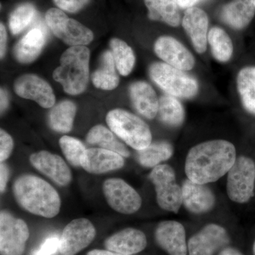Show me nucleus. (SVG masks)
<instances>
[{"instance_id": "22", "label": "nucleus", "mask_w": 255, "mask_h": 255, "mask_svg": "<svg viewBox=\"0 0 255 255\" xmlns=\"http://www.w3.org/2000/svg\"><path fill=\"white\" fill-rule=\"evenodd\" d=\"M255 14V0H232L223 6L221 18L228 26L240 30L250 24Z\"/></svg>"}, {"instance_id": "3", "label": "nucleus", "mask_w": 255, "mask_h": 255, "mask_svg": "<svg viewBox=\"0 0 255 255\" xmlns=\"http://www.w3.org/2000/svg\"><path fill=\"white\" fill-rule=\"evenodd\" d=\"M90 58V50L82 46L70 47L61 55L60 66L55 69L53 77L66 93L78 95L86 90Z\"/></svg>"}, {"instance_id": "6", "label": "nucleus", "mask_w": 255, "mask_h": 255, "mask_svg": "<svg viewBox=\"0 0 255 255\" xmlns=\"http://www.w3.org/2000/svg\"><path fill=\"white\" fill-rule=\"evenodd\" d=\"M46 21L57 38L70 46H85L91 43L94 34L90 28L69 18L63 10L51 8L47 11Z\"/></svg>"}, {"instance_id": "39", "label": "nucleus", "mask_w": 255, "mask_h": 255, "mask_svg": "<svg viewBox=\"0 0 255 255\" xmlns=\"http://www.w3.org/2000/svg\"><path fill=\"white\" fill-rule=\"evenodd\" d=\"M6 41H7V33L6 28L2 23L0 24V56L1 58H4L6 53Z\"/></svg>"}, {"instance_id": "1", "label": "nucleus", "mask_w": 255, "mask_h": 255, "mask_svg": "<svg viewBox=\"0 0 255 255\" xmlns=\"http://www.w3.org/2000/svg\"><path fill=\"white\" fill-rule=\"evenodd\" d=\"M236 150L231 142L209 140L189 150L185 162L188 179L198 184L216 182L229 172L236 160Z\"/></svg>"}, {"instance_id": "26", "label": "nucleus", "mask_w": 255, "mask_h": 255, "mask_svg": "<svg viewBox=\"0 0 255 255\" xmlns=\"http://www.w3.org/2000/svg\"><path fill=\"white\" fill-rule=\"evenodd\" d=\"M87 142L90 145H97L100 148L106 149L120 154L123 157L130 156L127 146L119 140L113 132L102 125H97L90 129L86 137Z\"/></svg>"}, {"instance_id": "32", "label": "nucleus", "mask_w": 255, "mask_h": 255, "mask_svg": "<svg viewBox=\"0 0 255 255\" xmlns=\"http://www.w3.org/2000/svg\"><path fill=\"white\" fill-rule=\"evenodd\" d=\"M110 46L117 70L121 75L127 76L135 65V55L132 48L119 38L112 39Z\"/></svg>"}, {"instance_id": "20", "label": "nucleus", "mask_w": 255, "mask_h": 255, "mask_svg": "<svg viewBox=\"0 0 255 255\" xmlns=\"http://www.w3.org/2000/svg\"><path fill=\"white\" fill-rule=\"evenodd\" d=\"M183 204L188 211L194 214H204L213 209L215 196L205 184L184 181L182 186Z\"/></svg>"}, {"instance_id": "19", "label": "nucleus", "mask_w": 255, "mask_h": 255, "mask_svg": "<svg viewBox=\"0 0 255 255\" xmlns=\"http://www.w3.org/2000/svg\"><path fill=\"white\" fill-rule=\"evenodd\" d=\"M105 246L108 251L124 255L137 254L147 246L145 235L135 228H126L107 238Z\"/></svg>"}, {"instance_id": "29", "label": "nucleus", "mask_w": 255, "mask_h": 255, "mask_svg": "<svg viewBox=\"0 0 255 255\" xmlns=\"http://www.w3.org/2000/svg\"><path fill=\"white\" fill-rule=\"evenodd\" d=\"M237 84L243 106L255 115V67L242 69L238 75Z\"/></svg>"}, {"instance_id": "33", "label": "nucleus", "mask_w": 255, "mask_h": 255, "mask_svg": "<svg viewBox=\"0 0 255 255\" xmlns=\"http://www.w3.org/2000/svg\"><path fill=\"white\" fill-rule=\"evenodd\" d=\"M36 14V9L33 4L25 3L19 5L9 16L10 31L14 35H17L23 31L31 22Z\"/></svg>"}, {"instance_id": "21", "label": "nucleus", "mask_w": 255, "mask_h": 255, "mask_svg": "<svg viewBox=\"0 0 255 255\" xmlns=\"http://www.w3.org/2000/svg\"><path fill=\"white\" fill-rule=\"evenodd\" d=\"M130 95L132 105L142 117L153 119L158 114V99L154 89L147 82L132 83L130 87Z\"/></svg>"}, {"instance_id": "42", "label": "nucleus", "mask_w": 255, "mask_h": 255, "mask_svg": "<svg viewBox=\"0 0 255 255\" xmlns=\"http://www.w3.org/2000/svg\"><path fill=\"white\" fill-rule=\"evenodd\" d=\"M87 255H124L119 254V253H114V252L110 251H102V250H94L89 252Z\"/></svg>"}, {"instance_id": "41", "label": "nucleus", "mask_w": 255, "mask_h": 255, "mask_svg": "<svg viewBox=\"0 0 255 255\" xmlns=\"http://www.w3.org/2000/svg\"><path fill=\"white\" fill-rule=\"evenodd\" d=\"M0 98H1V113H3L9 105V100H8V95L4 89H1L0 91Z\"/></svg>"}, {"instance_id": "4", "label": "nucleus", "mask_w": 255, "mask_h": 255, "mask_svg": "<svg viewBox=\"0 0 255 255\" xmlns=\"http://www.w3.org/2000/svg\"><path fill=\"white\" fill-rule=\"evenodd\" d=\"M106 121L117 136L137 151L152 143L150 128L141 119L130 112L116 109L109 112Z\"/></svg>"}, {"instance_id": "25", "label": "nucleus", "mask_w": 255, "mask_h": 255, "mask_svg": "<svg viewBox=\"0 0 255 255\" xmlns=\"http://www.w3.org/2000/svg\"><path fill=\"white\" fill-rule=\"evenodd\" d=\"M115 61L111 51H106L101 58L100 68L92 73V80L97 88L113 90L118 87L119 78L116 71Z\"/></svg>"}, {"instance_id": "40", "label": "nucleus", "mask_w": 255, "mask_h": 255, "mask_svg": "<svg viewBox=\"0 0 255 255\" xmlns=\"http://www.w3.org/2000/svg\"><path fill=\"white\" fill-rule=\"evenodd\" d=\"M173 1L179 7L187 9L188 8L194 7L196 4L206 0H173Z\"/></svg>"}, {"instance_id": "9", "label": "nucleus", "mask_w": 255, "mask_h": 255, "mask_svg": "<svg viewBox=\"0 0 255 255\" xmlns=\"http://www.w3.org/2000/svg\"><path fill=\"white\" fill-rule=\"evenodd\" d=\"M29 238V230L23 220L16 219L10 213L0 214V254L22 255Z\"/></svg>"}, {"instance_id": "23", "label": "nucleus", "mask_w": 255, "mask_h": 255, "mask_svg": "<svg viewBox=\"0 0 255 255\" xmlns=\"http://www.w3.org/2000/svg\"><path fill=\"white\" fill-rule=\"evenodd\" d=\"M46 42V33L41 28H33L16 43L14 48L15 58L21 63L34 61L41 54Z\"/></svg>"}, {"instance_id": "31", "label": "nucleus", "mask_w": 255, "mask_h": 255, "mask_svg": "<svg viewBox=\"0 0 255 255\" xmlns=\"http://www.w3.org/2000/svg\"><path fill=\"white\" fill-rule=\"evenodd\" d=\"M208 41L212 54L218 61L225 63L231 59L233 52V43L224 30L219 27L211 28L208 35Z\"/></svg>"}, {"instance_id": "13", "label": "nucleus", "mask_w": 255, "mask_h": 255, "mask_svg": "<svg viewBox=\"0 0 255 255\" xmlns=\"http://www.w3.org/2000/svg\"><path fill=\"white\" fill-rule=\"evenodd\" d=\"M229 242L227 232L221 226L209 224L189 239V255H214Z\"/></svg>"}, {"instance_id": "10", "label": "nucleus", "mask_w": 255, "mask_h": 255, "mask_svg": "<svg viewBox=\"0 0 255 255\" xmlns=\"http://www.w3.org/2000/svg\"><path fill=\"white\" fill-rule=\"evenodd\" d=\"M103 192L110 207L120 214H132L141 207V197L123 179H107L103 184Z\"/></svg>"}, {"instance_id": "14", "label": "nucleus", "mask_w": 255, "mask_h": 255, "mask_svg": "<svg viewBox=\"0 0 255 255\" xmlns=\"http://www.w3.org/2000/svg\"><path fill=\"white\" fill-rule=\"evenodd\" d=\"M29 160L34 168L58 185L66 187L71 182V171L59 155L43 150L32 154Z\"/></svg>"}, {"instance_id": "28", "label": "nucleus", "mask_w": 255, "mask_h": 255, "mask_svg": "<svg viewBox=\"0 0 255 255\" xmlns=\"http://www.w3.org/2000/svg\"><path fill=\"white\" fill-rule=\"evenodd\" d=\"M173 154L172 146L167 142H156L145 148L137 150V160L145 167H155L167 160Z\"/></svg>"}, {"instance_id": "45", "label": "nucleus", "mask_w": 255, "mask_h": 255, "mask_svg": "<svg viewBox=\"0 0 255 255\" xmlns=\"http://www.w3.org/2000/svg\"></svg>"}, {"instance_id": "44", "label": "nucleus", "mask_w": 255, "mask_h": 255, "mask_svg": "<svg viewBox=\"0 0 255 255\" xmlns=\"http://www.w3.org/2000/svg\"><path fill=\"white\" fill-rule=\"evenodd\" d=\"M253 254L255 255V242L254 243V246H253Z\"/></svg>"}, {"instance_id": "27", "label": "nucleus", "mask_w": 255, "mask_h": 255, "mask_svg": "<svg viewBox=\"0 0 255 255\" xmlns=\"http://www.w3.org/2000/svg\"><path fill=\"white\" fill-rule=\"evenodd\" d=\"M76 111V106L70 101H63L58 104L49 114L50 127L57 132H70L73 128Z\"/></svg>"}, {"instance_id": "8", "label": "nucleus", "mask_w": 255, "mask_h": 255, "mask_svg": "<svg viewBox=\"0 0 255 255\" xmlns=\"http://www.w3.org/2000/svg\"><path fill=\"white\" fill-rule=\"evenodd\" d=\"M255 183V162L249 157H238L228 172V197L239 204L248 202L254 195Z\"/></svg>"}, {"instance_id": "30", "label": "nucleus", "mask_w": 255, "mask_h": 255, "mask_svg": "<svg viewBox=\"0 0 255 255\" xmlns=\"http://www.w3.org/2000/svg\"><path fill=\"white\" fill-rule=\"evenodd\" d=\"M158 114L160 120L171 127H179L184 120L182 104L172 95H163L159 98Z\"/></svg>"}, {"instance_id": "7", "label": "nucleus", "mask_w": 255, "mask_h": 255, "mask_svg": "<svg viewBox=\"0 0 255 255\" xmlns=\"http://www.w3.org/2000/svg\"><path fill=\"white\" fill-rule=\"evenodd\" d=\"M149 177L155 186L159 207L177 213L183 204L182 188L176 182L174 169L167 164H159L154 167Z\"/></svg>"}, {"instance_id": "17", "label": "nucleus", "mask_w": 255, "mask_h": 255, "mask_svg": "<svg viewBox=\"0 0 255 255\" xmlns=\"http://www.w3.org/2000/svg\"><path fill=\"white\" fill-rule=\"evenodd\" d=\"M124 159L117 152L103 148L87 149L82 156L81 167L91 174H104L122 168Z\"/></svg>"}, {"instance_id": "43", "label": "nucleus", "mask_w": 255, "mask_h": 255, "mask_svg": "<svg viewBox=\"0 0 255 255\" xmlns=\"http://www.w3.org/2000/svg\"><path fill=\"white\" fill-rule=\"evenodd\" d=\"M219 255H243L237 250L232 248H228L220 253Z\"/></svg>"}, {"instance_id": "34", "label": "nucleus", "mask_w": 255, "mask_h": 255, "mask_svg": "<svg viewBox=\"0 0 255 255\" xmlns=\"http://www.w3.org/2000/svg\"><path fill=\"white\" fill-rule=\"evenodd\" d=\"M59 144L69 163L74 167H81L82 157L87 150L85 145L78 139L68 135L62 137Z\"/></svg>"}, {"instance_id": "18", "label": "nucleus", "mask_w": 255, "mask_h": 255, "mask_svg": "<svg viewBox=\"0 0 255 255\" xmlns=\"http://www.w3.org/2000/svg\"><path fill=\"white\" fill-rule=\"evenodd\" d=\"M182 26L196 51L204 53L207 48L209 28V17L205 11L196 6L188 8L184 12Z\"/></svg>"}, {"instance_id": "11", "label": "nucleus", "mask_w": 255, "mask_h": 255, "mask_svg": "<svg viewBox=\"0 0 255 255\" xmlns=\"http://www.w3.org/2000/svg\"><path fill=\"white\" fill-rule=\"evenodd\" d=\"M96 236L95 226L86 219H75L64 228L59 251L63 255H75L86 248Z\"/></svg>"}, {"instance_id": "24", "label": "nucleus", "mask_w": 255, "mask_h": 255, "mask_svg": "<svg viewBox=\"0 0 255 255\" xmlns=\"http://www.w3.org/2000/svg\"><path fill=\"white\" fill-rule=\"evenodd\" d=\"M148 9V17L177 27L180 24L179 6L173 0H144Z\"/></svg>"}, {"instance_id": "38", "label": "nucleus", "mask_w": 255, "mask_h": 255, "mask_svg": "<svg viewBox=\"0 0 255 255\" xmlns=\"http://www.w3.org/2000/svg\"><path fill=\"white\" fill-rule=\"evenodd\" d=\"M9 170L7 166L2 162L0 165V191L1 192H4L6 189V184H7L8 179H9Z\"/></svg>"}, {"instance_id": "35", "label": "nucleus", "mask_w": 255, "mask_h": 255, "mask_svg": "<svg viewBox=\"0 0 255 255\" xmlns=\"http://www.w3.org/2000/svg\"><path fill=\"white\" fill-rule=\"evenodd\" d=\"M14 149L12 137L7 132L1 129L0 130V161L4 162L9 158Z\"/></svg>"}, {"instance_id": "15", "label": "nucleus", "mask_w": 255, "mask_h": 255, "mask_svg": "<svg viewBox=\"0 0 255 255\" xmlns=\"http://www.w3.org/2000/svg\"><path fill=\"white\" fill-rule=\"evenodd\" d=\"M155 52L165 63L183 71L191 70L195 65L189 50L172 37H159L155 43Z\"/></svg>"}, {"instance_id": "16", "label": "nucleus", "mask_w": 255, "mask_h": 255, "mask_svg": "<svg viewBox=\"0 0 255 255\" xmlns=\"http://www.w3.org/2000/svg\"><path fill=\"white\" fill-rule=\"evenodd\" d=\"M157 244L169 255H187L188 246L184 226L174 221L159 223L156 228Z\"/></svg>"}, {"instance_id": "5", "label": "nucleus", "mask_w": 255, "mask_h": 255, "mask_svg": "<svg viewBox=\"0 0 255 255\" xmlns=\"http://www.w3.org/2000/svg\"><path fill=\"white\" fill-rule=\"evenodd\" d=\"M150 78L167 95L190 99L197 94L199 85L190 75L165 63H155L150 68Z\"/></svg>"}, {"instance_id": "37", "label": "nucleus", "mask_w": 255, "mask_h": 255, "mask_svg": "<svg viewBox=\"0 0 255 255\" xmlns=\"http://www.w3.org/2000/svg\"><path fill=\"white\" fill-rule=\"evenodd\" d=\"M59 238L53 236V237L48 238L42 245L41 248L35 252L33 255H53L58 250H59Z\"/></svg>"}, {"instance_id": "12", "label": "nucleus", "mask_w": 255, "mask_h": 255, "mask_svg": "<svg viewBox=\"0 0 255 255\" xmlns=\"http://www.w3.org/2000/svg\"><path fill=\"white\" fill-rule=\"evenodd\" d=\"M16 95L22 98L35 101L45 109L54 105L55 97L49 84L37 75L27 74L18 78L14 84Z\"/></svg>"}, {"instance_id": "2", "label": "nucleus", "mask_w": 255, "mask_h": 255, "mask_svg": "<svg viewBox=\"0 0 255 255\" xmlns=\"http://www.w3.org/2000/svg\"><path fill=\"white\" fill-rule=\"evenodd\" d=\"M15 200L25 211L51 219L59 214L61 200L49 183L31 174L20 176L13 184Z\"/></svg>"}, {"instance_id": "36", "label": "nucleus", "mask_w": 255, "mask_h": 255, "mask_svg": "<svg viewBox=\"0 0 255 255\" xmlns=\"http://www.w3.org/2000/svg\"><path fill=\"white\" fill-rule=\"evenodd\" d=\"M55 5L63 11L76 13L84 8L88 0H53Z\"/></svg>"}]
</instances>
